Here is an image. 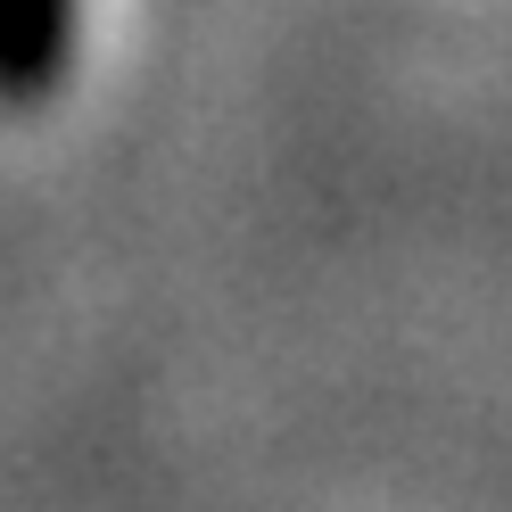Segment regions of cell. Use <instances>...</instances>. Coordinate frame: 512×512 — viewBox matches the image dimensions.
<instances>
[{
    "label": "cell",
    "mask_w": 512,
    "mask_h": 512,
    "mask_svg": "<svg viewBox=\"0 0 512 512\" xmlns=\"http://www.w3.org/2000/svg\"><path fill=\"white\" fill-rule=\"evenodd\" d=\"M83 0H0V108H42L75 67Z\"/></svg>",
    "instance_id": "1"
}]
</instances>
